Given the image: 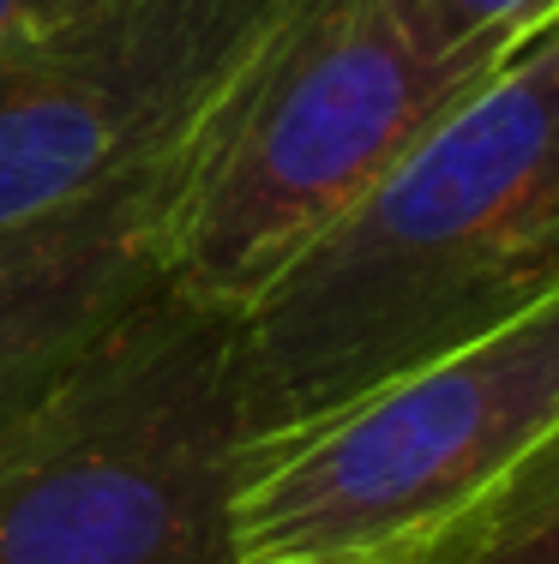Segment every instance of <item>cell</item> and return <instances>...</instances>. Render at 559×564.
I'll list each match as a JSON object with an SVG mask.
<instances>
[{
    "label": "cell",
    "mask_w": 559,
    "mask_h": 564,
    "mask_svg": "<svg viewBox=\"0 0 559 564\" xmlns=\"http://www.w3.org/2000/svg\"><path fill=\"white\" fill-rule=\"evenodd\" d=\"M487 78L433 61L391 0H295L186 144L169 282L241 313Z\"/></svg>",
    "instance_id": "cell-3"
},
{
    "label": "cell",
    "mask_w": 559,
    "mask_h": 564,
    "mask_svg": "<svg viewBox=\"0 0 559 564\" xmlns=\"http://www.w3.org/2000/svg\"><path fill=\"white\" fill-rule=\"evenodd\" d=\"M559 294V48L512 55L235 313L247 445Z\"/></svg>",
    "instance_id": "cell-1"
},
{
    "label": "cell",
    "mask_w": 559,
    "mask_h": 564,
    "mask_svg": "<svg viewBox=\"0 0 559 564\" xmlns=\"http://www.w3.org/2000/svg\"><path fill=\"white\" fill-rule=\"evenodd\" d=\"M559 426V294L301 433L247 445L241 564H409Z\"/></svg>",
    "instance_id": "cell-4"
},
{
    "label": "cell",
    "mask_w": 559,
    "mask_h": 564,
    "mask_svg": "<svg viewBox=\"0 0 559 564\" xmlns=\"http://www.w3.org/2000/svg\"><path fill=\"white\" fill-rule=\"evenodd\" d=\"M61 0H0V43H7L12 31H24L31 19H43V12H55Z\"/></svg>",
    "instance_id": "cell-9"
},
{
    "label": "cell",
    "mask_w": 559,
    "mask_h": 564,
    "mask_svg": "<svg viewBox=\"0 0 559 564\" xmlns=\"http://www.w3.org/2000/svg\"><path fill=\"white\" fill-rule=\"evenodd\" d=\"M409 564H559V426Z\"/></svg>",
    "instance_id": "cell-7"
},
{
    "label": "cell",
    "mask_w": 559,
    "mask_h": 564,
    "mask_svg": "<svg viewBox=\"0 0 559 564\" xmlns=\"http://www.w3.org/2000/svg\"><path fill=\"white\" fill-rule=\"evenodd\" d=\"M235 313L163 282L0 414V564H241Z\"/></svg>",
    "instance_id": "cell-2"
},
{
    "label": "cell",
    "mask_w": 559,
    "mask_h": 564,
    "mask_svg": "<svg viewBox=\"0 0 559 564\" xmlns=\"http://www.w3.org/2000/svg\"><path fill=\"white\" fill-rule=\"evenodd\" d=\"M181 163L186 151L90 205L0 228V414L169 282Z\"/></svg>",
    "instance_id": "cell-6"
},
{
    "label": "cell",
    "mask_w": 559,
    "mask_h": 564,
    "mask_svg": "<svg viewBox=\"0 0 559 564\" xmlns=\"http://www.w3.org/2000/svg\"><path fill=\"white\" fill-rule=\"evenodd\" d=\"M391 7L433 61L470 73H499L559 19V0H391Z\"/></svg>",
    "instance_id": "cell-8"
},
{
    "label": "cell",
    "mask_w": 559,
    "mask_h": 564,
    "mask_svg": "<svg viewBox=\"0 0 559 564\" xmlns=\"http://www.w3.org/2000/svg\"><path fill=\"white\" fill-rule=\"evenodd\" d=\"M295 0H61L0 43V228L175 163Z\"/></svg>",
    "instance_id": "cell-5"
},
{
    "label": "cell",
    "mask_w": 559,
    "mask_h": 564,
    "mask_svg": "<svg viewBox=\"0 0 559 564\" xmlns=\"http://www.w3.org/2000/svg\"><path fill=\"white\" fill-rule=\"evenodd\" d=\"M548 43H553V48H559V19H553V31H548Z\"/></svg>",
    "instance_id": "cell-10"
}]
</instances>
